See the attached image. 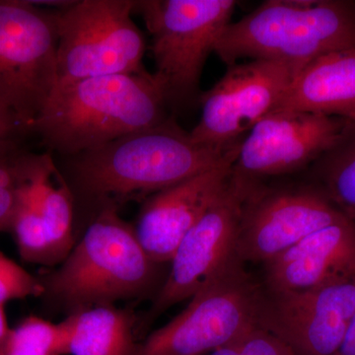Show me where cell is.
Here are the masks:
<instances>
[{"instance_id": "6da1fadb", "label": "cell", "mask_w": 355, "mask_h": 355, "mask_svg": "<svg viewBox=\"0 0 355 355\" xmlns=\"http://www.w3.org/2000/svg\"><path fill=\"white\" fill-rule=\"evenodd\" d=\"M240 144L220 149L196 144L170 116L156 127L64 158L74 187L103 209L154 195L212 169Z\"/></svg>"}, {"instance_id": "7a4b0ae2", "label": "cell", "mask_w": 355, "mask_h": 355, "mask_svg": "<svg viewBox=\"0 0 355 355\" xmlns=\"http://www.w3.org/2000/svg\"><path fill=\"white\" fill-rule=\"evenodd\" d=\"M167 111L162 89L147 71L60 81L30 132L69 157L161 125Z\"/></svg>"}, {"instance_id": "3957f363", "label": "cell", "mask_w": 355, "mask_h": 355, "mask_svg": "<svg viewBox=\"0 0 355 355\" xmlns=\"http://www.w3.org/2000/svg\"><path fill=\"white\" fill-rule=\"evenodd\" d=\"M355 48V4L340 0H268L225 28L214 53L227 67L238 60L305 65Z\"/></svg>"}, {"instance_id": "277c9868", "label": "cell", "mask_w": 355, "mask_h": 355, "mask_svg": "<svg viewBox=\"0 0 355 355\" xmlns=\"http://www.w3.org/2000/svg\"><path fill=\"white\" fill-rule=\"evenodd\" d=\"M158 266L118 207H103L44 289L76 311L111 305L151 291Z\"/></svg>"}, {"instance_id": "5b68a950", "label": "cell", "mask_w": 355, "mask_h": 355, "mask_svg": "<svg viewBox=\"0 0 355 355\" xmlns=\"http://www.w3.org/2000/svg\"><path fill=\"white\" fill-rule=\"evenodd\" d=\"M233 0H135L133 13L151 34L154 78L168 108L181 110L200 101L203 67L232 21Z\"/></svg>"}, {"instance_id": "8992f818", "label": "cell", "mask_w": 355, "mask_h": 355, "mask_svg": "<svg viewBox=\"0 0 355 355\" xmlns=\"http://www.w3.org/2000/svg\"><path fill=\"white\" fill-rule=\"evenodd\" d=\"M135 0H73L55 9L58 83L146 72V41L133 22Z\"/></svg>"}, {"instance_id": "52a82bcc", "label": "cell", "mask_w": 355, "mask_h": 355, "mask_svg": "<svg viewBox=\"0 0 355 355\" xmlns=\"http://www.w3.org/2000/svg\"><path fill=\"white\" fill-rule=\"evenodd\" d=\"M55 9L0 0V100L30 128L58 83Z\"/></svg>"}, {"instance_id": "ba28073f", "label": "cell", "mask_w": 355, "mask_h": 355, "mask_svg": "<svg viewBox=\"0 0 355 355\" xmlns=\"http://www.w3.org/2000/svg\"><path fill=\"white\" fill-rule=\"evenodd\" d=\"M261 284L236 266L191 297L162 328L137 343L135 355H207L258 324Z\"/></svg>"}, {"instance_id": "9c48e42d", "label": "cell", "mask_w": 355, "mask_h": 355, "mask_svg": "<svg viewBox=\"0 0 355 355\" xmlns=\"http://www.w3.org/2000/svg\"><path fill=\"white\" fill-rule=\"evenodd\" d=\"M254 186V181L233 171L225 190L177 247L150 311L153 317L244 265L238 254V235L245 202Z\"/></svg>"}, {"instance_id": "30bf717a", "label": "cell", "mask_w": 355, "mask_h": 355, "mask_svg": "<svg viewBox=\"0 0 355 355\" xmlns=\"http://www.w3.org/2000/svg\"><path fill=\"white\" fill-rule=\"evenodd\" d=\"M304 65L253 60L228 67L223 77L202 93L200 121L190 132L196 144L228 149L279 108Z\"/></svg>"}, {"instance_id": "8fae6325", "label": "cell", "mask_w": 355, "mask_h": 355, "mask_svg": "<svg viewBox=\"0 0 355 355\" xmlns=\"http://www.w3.org/2000/svg\"><path fill=\"white\" fill-rule=\"evenodd\" d=\"M355 312V277L304 291H270L261 286L258 326L294 355H336Z\"/></svg>"}, {"instance_id": "7c38bea8", "label": "cell", "mask_w": 355, "mask_h": 355, "mask_svg": "<svg viewBox=\"0 0 355 355\" xmlns=\"http://www.w3.org/2000/svg\"><path fill=\"white\" fill-rule=\"evenodd\" d=\"M352 125L326 114L273 112L243 139L233 171L254 181L304 169L334 148Z\"/></svg>"}, {"instance_id": "4fadbf2b", "label": "cell", "mask_w": 355, "mask_h": 355, "mask_svg": "<svg viewBox=\"0 0 355 355\" xmlns=\"http://www.w3.org/2000/svg\"><path fill=\"white\" fill-rule=\"evenodd\" d=\"M345 216L321 191H263L254 186L243 209L238 254L243 263H266Z\"/></svg>"}, {"instance_id": "5bb4252c", "label": "cell", "mask_w": 355, "mask_h": 355, "mask_svg": "<svg viewBox=\"0 0 355 355\" xmlns=\"http://www.w3.org/2000/svg\"><path fill=\"white\" fill-rule=\"evenodd\" d=\"M238 151L220 165L147 198L135 232L154 263L171 261L187 233L225 190Z\"/></svg>"}, {"instance_id": "9a60e30c", "label": "cell", "mask_w": 355, "mask_h": 355, "mask_svg": "<svg viewBox=\"0 0 355 355\" xmlns=\"http://www.w3.org/2000/svg\"><path fill=\"white\" fill-rule=\"evenodd\" d=\"M263 288L304 291L355 277V222L320 229L266 263Z\"/></svg>"}, {"instance_id": "2e32d148", "label": "cell", "mask_w": 355, "mask_h": 355, "mask_svg": "<svg viewBox=\"0 0 355 355\" xmlns=\"http://www.w3.org/2000/svg\"><path fill=\"white\" fill-rule=\"evenodd\" d=\"M282 110L355 123V48L334 51L305 64L277 111Z\"/></svg>"}, {"instance_id": "e0dca14e", "label": "cell", "mask_w": 355, "mask_h": 355, "mask_svg": "<svg viewBox=\"0 0 355 355\" xmlns=\"http://www.w3.org/2000/svg\"><path fill=\"white\" fill-rule=\"evenodd\" d=\"M62 323L65 354L135 355L137 350L132 315L114 306L76 311Z\"/></svg>"}, {"instance_id": "ac0fdd59", "label": "cell", "mask_w": 355, "mask_h": 355, "mask_svg": "<svg viewBox=\"0 0 355 355\" xmlns=\"http://www.w3.org/2000/svg\"><path fill=\"white\" fill-rule=\"evenodd\" d=\"M322 193L343 216L355 222V123L315 166Z\"/></svg>"}, {"instance_id": "d6986e66", "label": "cell", "mask_w": 355, "mask_h": 355, "mask_svg": "<svg viewBox=\"0 0 355 355\" xmlns=\"http://www.w3.org/2000/svg\"><path fill=\"white\" fill-rule=\"evenodd\" d=\"M0 355H65L64 324L27 318L10 329Z\"/></svg>"}, {"instance_id": "ffe728a7", "label": "cell", "mask_w": 355, "mask_h": 355, "mask_svg": "<svg viewBox=\"0 0 355 355\" xmlns=\"http://www.w3.org/2000/svg\"><path fill=\"white\" fill-rule=\"evenodd\" d=\"M32 156L21 139L0 144V232L12 227L18 191L27 177Z\"/></svg>"}, {"instance_id": "44dd1931", "label": "cell", "mask_w": 355, "mask_h": 355, "mask_svg": "<svg viewBox=\"0 0 355 355\" xmlns=\"http://www.w3.org/2000/svg\"><path fill=\"white\" fill-rule=\"evenodd\" d=\"M207 355H294L292 350L270 331L257 324L232 342Z\"/></svg>"}, {"instance_id": "7402d4cb", "label": "cell", "mask_w": 355, "mask_h": 355, "mask_svg": "<svg viewBox=\"0 0 355 355\" xmlns=\"http://www.w3.org/2000/svg\"><path fill=\"white\" fill-rule=\"evenodd\" d=\"M44 292L43 282L0 253V304L31 296L38 297Z\"/></svg>"}, {"instance_id": "603a6c76", "label": "cell", "mask_w": 355, "mask_h": 355, "mask_svg": "<svg viewBox=\"0 0 355 355\" xmlns=\"http://www.w3.org/2000/svg\"><path fill=\"white\" fill-rule=\"evenodd\" d=\"M29 133L16 114L0 100V144Z\"/></svg>"}, {"instance_id": "cb8c5ba5", "label": "cell", "mask_w": 355, "mask_h": 355, "mask_svg": "<svg viewBox=\"0 0 355 355\" xmlns=\"http://www.w3.org/2000/svg\"><path fill=\"white\" fill-rule=\"evenodd\" d=\"M336 355H355V312L343 345Z\"/></svg>"}, {"instance_id": "d4e9b609", "label": "cell", "mask_w": 355, "mask_h": 355, "mask_svg": "<svg viewBox=\"0 0 355 355\" xmlns=\"http://www.w3.org/2000/svg\"><path fill=\"white\" fill-rule=\"evenodd\" d=\"M9 331H10V329L8 328V324H7L3 304H0V349H1L2 345L6 342Z\"/></svg>"}]
</instances>
